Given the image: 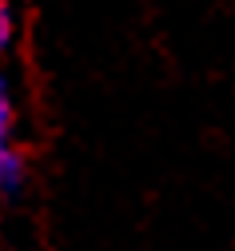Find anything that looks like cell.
I'll list each match as a JSON object with an SVG mask.
<instances>
[{
	"label": "cell",
	"mask_w": 235,
	"mask_h": 251,
	"mask_svg": "<svg viewBox=\"0 0 235 251\" xmlns=\"http://www.w3.org/2000/svg\"><path fill=\"white\" fill-rule=\"evenodd\" d=\"M12 128H16V104H12V84L0 72V144H12Z\"/></svg>",
	"instance_id": "obj_2"
},
{
	"label": "cell",
	"mask_w": 235,
	"mask_h": 251,
	"mask_svg": "<svg viewBox=\"0 0 235 251\" xmlns=\"http://www.w3.org/2000/svg\"><path fill=\"white\" fill-rule=\"evenodd\" d=\"M24 155L12 148V144H0V196H16L20 187H24Z\"/></svg>",
	"instance_id": "obj_1"
},
{
	"label": "cell",
	"mask_w": 235,
	"mask_h": 251,
	"mask_svg": "<svg viewBox=\"0 0 235 251\" xmlns=\"http://www.w3.org/2000/svg\"><path fill=\"white\" fill-rule=\"evenodd\" d=\"M12 40H16V12L8 0H0V56L12 48Z\"/></svg>",
	"instance_id": "obj_3"
}]
</instances>
